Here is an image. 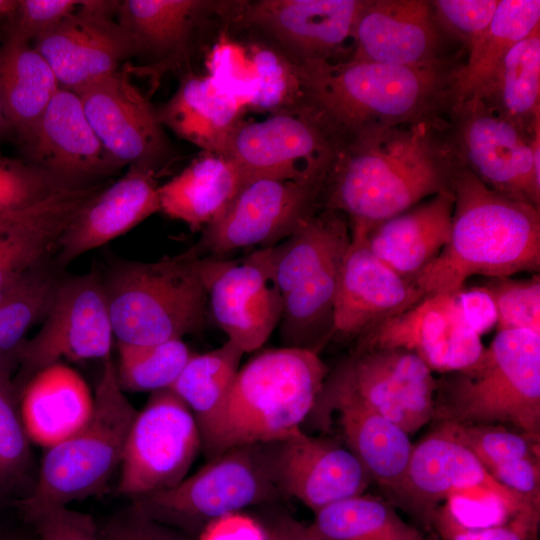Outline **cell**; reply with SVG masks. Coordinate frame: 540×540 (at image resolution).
Segmentation results:
<instances>
[{
	"mask_svg": "<svg viewBox=\"0 0 540 540\" xmlns=\"http://www.w3.org/2000/svg\"><path fill=\"white\" fill-rule=\"evenodd\" d=\"M62 269L53 258L0 288V391L13 400L12 380L18 368L20 346L29 329L46 316L65 277Z\"/></svg>",
	"mask_w": 540,
	"mask_h": 540,
	"instance_id": "obj_35",
	"label": "cell"
},
{
	"mask_svg": "<svg viewBox=\"0 0 540 540\" xmlns=\"http://www.w3.org/2000/svg\"><path fill=\"white\" fill-rule=\"evenodd\" d=\"M539 522L540 517L520 516L505 524L468 526L446 502L435 510L431 528L442 540H537Z\"/></svg>",
	"mask_w": 540,
	"mask_h": 540,
	"instance_id": "obj_47",
	"label": "cell"
},
{
	"mask_svg": "<svg viewBox=\"0 0 540 540\" xmlns=\"http://www.w3.org/2000/svg\"><path fill=\"white\" fill-rule=\"evenodd\" d=\"M367 227L350 225L333 314V336L362 335L420 301L425 294L413 280L399 275L370 250Z\"/></svg>",
	"mask_w": 540,
	"mask_h": 540,
	"instance_id": "obj_25",
	"label": "cell"
},
{
	"mask_svg": "<svg viewBox=\"0 0 540 540\" xmlns=\"http://www.w3.org/2000/svg\"><path fill=\"white\" fill-rule=\"evenodd\" d=\"M75 93L93 131L115 160L157 172L169 154L168 141L157 111L126 72L98 78Z\"/></svg>",
	"mask_w": 540,
	"mask_h": 540,
	"instance_id": "obj_21",
	"label": "cell"
},
{
	"mask_svg": "<svg viewBox=\"0 0 540 540\" xmlns=\"http://www.w3.org/2000/svg\"><path fill=\"white\" fill-rule=\"evenodd\" d=\"M450 134L459 163L480 182L540 209V127L530 133L470 98L454 109Z\"/></svg>",
	"mask_w": 540,
	"mask_h": 540,
	"instance_id": "obj_12",
	"label": "cell"
},
{
	"mask_svg": "<svg viewBox=\"0 0 540 540\" xmlns=\"http://www.w3.org/2000/svg\"><path fill=\"white\" fill-rule=\"evenodd\" d=\"M22 143L30 163L69 188L97 184L123 166L96 136L79 96L62 87Z\"/></svg>",
	"mask_w": 540,
	"mask_h": 540,
	"instance_id": "obj_24",
	"label": "cell"
},
{
	"mask_svg": "<svg viewBox=\"0 0 540 540\" xmlns=\"http://www.w3.org/2000/svg\"><path fill=\"white\" fill-rule=\"evenodd\" d=\"M317 407L328 414L327 417L334 411L338 413V424L347 448L360 461L371 480L397 501L414 446L409 435L326 380L314 408Z\"/></svg>",
	"mask_w": 540,
	"mask_h": 540,
	"instance_id": "obj_27",
	"label": "cell"
},
{
	"mask_svg": "<svg viewBox=\"0 0 540 540\" xmlns=\"http://www.w3.org/2000/svg\"><path fill=\"white\" fill-rule=\"evenodd\" d=\"M243 354L230 340L209 352L193 354L169 388L191 410L200 436L225 403Z\"/></svg>",
	"mask_w": 540,
	"mask_h": 540,
	"instance_id": "obj_39",
	"label": "cell"
},
{
	"mask_svg": "<svg viewBox=\"0 0 540 540\" xmlns=\"http://www.w3.org/2000/svg\"><path fill=\"white\" fill-rule=\"evenodd\" d=\"M328 373L319 353L297 347L266 350L249 360L201 433L207 460L236 446L281 441L299 431Z\"/></svg>",
	"mask_w": 540,
	"mask_h": 540,
	"instance_id": "obj_4",
	"label": "cell"
},
{
	"mask_svg": "<svg viewBox=\"0 0 540 540\" xmlns=\"http://www.w3.org/2000/svg\"><path fill=\"white\" fill-rule=\"evenodd\" d=\"M363 0L243 1L231 20L259 29L296 62L341 61Z\"/></svg>",
	"mask_w": 540,
	"mask_h": 540,
	"instance_id": "obj_18",
	"label": "cell"
},
{
	"mask_svg": "<svg viewBox=\"0 0 540 540\" xmlns=\"http://www.w3.org/2000/svg\"><path fill=\"white\" fill-rule=\"evenodd\" d=\"M350 241L346 215L321 209L289 237L271 246L285 346L319 353L333 336L339 275Z\"/></svg>",
	"mask_w": 540,
	"mask_h": 540,
	"instance_id": "obj_7",
	"label": "cell"
},
{
	"mask_svg": "<svg viewBox=\"0 0 540 540\" xmlns=\"http://www.w3.org/2000/svg\"><path fill=\"white\" fill-rule=\"evenodd\" d=\"M264 528L267 540H323L312 534L307 525L287 514L278 516L272 524Z\"/></svg>",
	"mask_w": 540,
	"mask_h": 540,
	"instance_id": "obj_53",
	"label": "cell"
},
{
	"mask_svg": "<svg viewBox=\"0 0 540 540\" xmlns=\"http://www.w3.org/2000/svg\"><path fill=\"white\" fill-rule=\"evenodd\" d=\"M38 205H36V206H34V207H32V208H30L28 210L16 213V214L0 217V234L4 233L9 228H11L14 224H16L20 220H22L25 217H27L28 215H30L37 208Z\"/></svg>",
	"mask_w": 540,
	"mask_h": 540,
	"instance_id": "obj_55",
	"label": "cell"
},
{
	"mask_svg": "<svg viewBox=\"0 0 540 540\" xmlns=\"http://www.w3.org/2000/svg\"><path fill=\"white\" fill-rule=\"evenodd\" d=\"M16 1L11 0H0V18L6 17L11 14L14 9Z\"/></svg>",
	"mask_w": 540,
	"mask_h": 540,
	"instance_id": "obj_56",
	"label": "cell"
},
{
	"mask_svg": "<svg viewBox=\"0 0 540 540\" xmlns=\"http://www.w3.org/2000/svg\"><path fill=\"white\" fill-rule=\"evenodd\" d=\"M271 465L284 497H294L314 513L361 495L371 478L355 455L331 438L313 437L302 429L270 443Z\"/></svg>",
	"mask_w": 540,
	"mask_h": 540,
	"instance_id": "obj_23",
	"label": "cell"
},
{
	"mask_svg": "<svg viewBox=\"0 0 540 540\" xmlns=\"http://www.w3.org/2000/svg\"><path fill=\"white\" fill-rule=\"evenodd\" d=\"M38 332L25 339L12 380L15 402L29 380L41 370L62 362L111 356L113 329L102 271L96 264L84 274L64 277Z\"/></svg>",
	"mask_w": 540,
	"mask_h": 540,
	"instance_id": "obj_11",
	"label": "cell"
},
{
	"mask_svg": "<svg viewBox=\"0 0 540 540\" xmlns=\"http://www.w3.org/2000/svg\"><path fill=\"white\" fill-rule=\"evenodd\" d=\"M80 3L77 0H18L7 18V37L35 42L74 12Z\"/></svg>",
	"mask_w": 540,
	"mask_h": 540,
	"instance_id": "obj_48",
	"label": "cell"
},
{
	"mask_svg": "<svg viewBox=\"0 0 540 540\" xmlns=\"http://www.w3.org/2000/svg\"><path fill=\"white\" fill-rule=\"evenodd\" d=\"M324 178H258L241 185L195 246L222 256L237 249L274 246L320 209Z\"/></svg>",
	"mask_w": 540,
	"mask_h": 540,
	"instance_id": "obj_15",
	"label": "cell"
},
{
	"mask_svg": "<svg viewBox=\"0 0 540 540\" xmlns=\"http://www.w3.org/2000/svg\"><path fill=\"white\" fill-rule=\"evenodd\" d=\"M194 247L153 262L117 260L102 272L117 342L156 344L199 331L208 308Z\"/></svg>",
	"mask_w": 540,
	"mask_h": 540,
	"instance_id": "obj_6",
	"label": "cell"
},
{
	"mask_svg": "<svg viewBox=\"0 0 540 540\" xmlns=\"http://www.w3.org/2000/svg\"><path fill=\"white\" fill-rule=\"evenodd\" d=\"M465 500L488 510V526L520 516L540 517V504L497 482L442 425L413 446L396 502L427 528L440 503Z\"/></svg>",
	"mask_w": 540,
	"mask_h": 540,
	"instance_id": "obj_10",
	"label": "cell"
},
{
	"mask_svg": "<svg viewBox=\"0 0 540 540\" xmlns=\"http://www.w3.org/2000/svg\"><path fill=\"white\" fill-rule=\"evenodd\" d=\"M500 0L431 1L437 22L466 53L490 26Z\"/></svg>",
	"mask_w": 540,
	"mask_h": 540,
	"instance_id": "obj_46",
	"label": "cell"
},
{
	"mask_svg": "<svg viewBox=\"0 0 540 540\" xmlns=\"http://www.w3.org/2000/svg\"><path fill=\"white\" fill-rule=\"evenodd\" d=\"M198 540H266V531L260 522L239 512L210 523Z\"/></svg>",
	"mask_w": 540,
	"mask_h": 540,
	"instance_id": "obj_52",
	"label": "cell"
},
{
	"mask_svg": "<svg viewBox=\"0 0 540 540\" xmlns=\"http://www.w3.org/2000/svg\"><path fill=\"white\" fill-rule=\"evenodd\" d=\"M27 524L36 540H104L93 516L68 506L48 508Z\"/></svg>",
	"mask_w": 540,
	"mask_h": 540,
	"instance_id": "obj_49",
	"label": "cell"
},
{
	"mask_svg": "<svg viewBox=\"0 0 540 540\" xmlns=\"http://www.w3.org/2000/svg\"><path fill=\"white\" fill-rule=\"evenodd\" d=\"M255 77L248 106L253 109L295 112L307 107L298 63L281 48L251 44L248 50Z\"/></svg>",
	"mask_w": 540,
	"mask_h": 540,
	"instance_id": "obj_41",
	"label": "cell"
},
{
	"mask_svg": "<svg viewBox=\"0 0 540 540\" xmlns=\"http://www.w3.org/2000/svg\"><path fill=\"white\" fill-rule=\"evenodd\" d=\"M438 424L503 425L540 437V335L497 331L471 365L437 380Z\"/></svg>",
	"mask_w": 540,
	"mask_h": 540,
	"instance_id": "obj_5",
	"label": "cell"
},
{
	"mask_svg": "<svg viewBox=\"0 0 540 540\" xmlns=\"http://www.w3.org/2000/svg\"><path fill=\"white\" fill-rule=\"evenodd\" d=\"M470 98L480 99L530 133L540 127V27L505 54Z\"/></svg>",
	"mask_w": 540,
	"mask_h": 540,
	"instance_id": "obj_36",
	"label": "cell"
},
{
	"mask_svg": "<svg viewBox=\"0 0 540 540\" xmlns=\"http://www.w3.org/2000/svg\"><path fill=\"white\" fill-rule=\"evenodd\" d=\"M340 140L309 107L243 122L221 154L238 170L242 184L258 178L326 179Z\"/></svg>",
	"mask_w": 540,
	"mask_h": 540,
	"instance_id": "obj_13",
	"label": "cell"
},
{
	"mask_svg": "<svg viewBox=\"0 0 540 540\" xmlns=\"http://www.w3.org/2000/svg\"><path fill=\"white\" fill-rule=\"evenodd\" d=\"M18 405L0 391V506L15 505L33 491L37 471Z\"/></svg>",
	"mask_w": 540,
	"mask_h": 540,
	"instance_id": "obj_42",
	"label": "cell"
},
{
	"mask_svg": "<svg viewBox=\"0 0 540 540\" xmlns=\"http://www.w3.org/2000/svg\"><path fill=\"white\" fill-rule=\"evenodd\" d=\"M200 266L217 326L244 353L259 349L282 315L271 247L258 248L236 260L201 256Z\"/></svg>",
	"mask_w": 540,
	"mask_h": 540,
	"instance_id": "obj_17",
	"label": "cell"
},
{
	"mask_svg": "<svg viewBox=\"0 0 540 540\" xmlns=\"http://www.w3.org/2000/svg\"><path fill=\"white\" fill-rule=\"evenodd\" d=\"M455 295L464 320L479 336L497 326L496 304L485 286L464 287Z\"/></svg>",
	"mask_w": 540,
	"mask_h": 540,
	"instance_id": "obj_51",
	"label": "cell"
},
{
	"mask_svg": "<svg viewBox=\"0 0 540 540\" xmlns=\"http://www.w3.org/2000/svg\"><path fill=\"white\" fill-rule=\"evenodd\" d=\"M34 533L14 527H0V540H35Z\"/></svg>",
	"mask_w": 540,
	"mask_h": 540,
	"instance_id": "obj_54",
	"label": "cell"
},
{
	"mask_svg": "<svg viewBox=\"0 0 540 540\" xmlns=\"http://www.w3.org/2000/svg\"><path fill=\"white\" fill-rule=\"evenodd\" d=\"M11 128L8 120L5 116V112L3 109L2 99L0 95V133L4 132L6 129Z\"/></svg>",
	"mask_w": 540,
	"mask_h": 540,
	"instance_id": "obj_57",
	"label": "cell"
},
{
	"mask_svg": "<svg viewBox=\"0 0 540 540\" xmlns=\"http://www.w3.org/2000/svg\"><path fill=\"white\" fill-rule=\"evenodd\" d=\"M485 286L497 308V331L528 330L540 335V277L490 278Z\"/></svg>",
	"mask_w": 540,
	"mask_h": 540,
	"instance_id": "obj_45",
	"label": "cell"
},
{
	"mask_svg": "<svg viewBox=\"0 0 540 540\" xmlns=\"http://www.w3.org/2000/svg\"><path fill=\"white\" fill-rule=\"evenodd\" d=\"M138 411L121 389L111 356L94 393V410L77 433L46 449L32 493L17 502L27 524L42 511L103 493L119 469L127 435Z\"/></svg>",
	"mask_w": 540,
	"mask_h": 540,
	"instance_id": "obj_8",
	"label": "cell"
},
{
	"mask_svg": "<svg viewBox=\"0 0 540 540\" xmlns=\"http://www.w3.org/2000/svg\"><path fill=\"white\" fill-rule=\"evenodd\" d=\"M242 185L234 164L224 156L204 152L179 174L159 185L160 212L203 230L230 204Z\"/></svg>",
	"mask_w": 540,
	"mask_h": 540,
	"instance_id": "obj_33",
	"label": "cell"
},
{
	"mask_svg": "<svg viewBox=\"0 0 540 540\" xmlns=\"http://www.w3.org/2000/svg\"><path fill=\"white\" fill-rule=\"evenodd\" d=\"M241 1L125 0L118 1V23L132 37L137 54L166 67L181 60L203 20L219 15L230 21Z\"/></svg>",
	"mask_w": 540,
	"mask_h": 540,
	"instance_id": "obj_28",
	"label": "cell"
},
{
	"mask_svg": "<svg viewBox=\"0 0 540 540\" xmlns=\"http://www.w3.org/2000/svg\"><path fill=\"white\" fill-rule=\"evenodd\" d=\"M270 443L230 448L175 487L131 500L149 518L199 537L215 520L285 498L274 479Z\"/></svg>",
	"mask_w": 540,
	"mask_h": 540,
	"instance_id": "obj_9",
	"label": "cell"
},
{
	"mask_svg": "<svg viewBox=\"0 0 540 540\" xmlns=\"http://www.w3.org/2000/svg\"><path fill=\"white\" fill-rule=\"evenodd\" d=\"M439 425L468 448L490 475L522 459L540 458V437L511 431L503 425Z\"/></svg>",
	"mask_w": 540,
	"mask_h": 540,
	"instance_id": "obj_43",
	"label": "cell"
},
{
	"mask_svg": "<svg viewBox=\"0 0 540 540\" xmlns=\"http://www.w3.org/2000/svg\"><path fill=\"white\" fill-rule=\"evenodd\" d=\"M408 435L433 419L437 379L415 354L357 344L326 378Z\"/></svg>",
	"mask_w": 540,
	"mask_h": 540,
	"instance_id": "obj_16",
	"label": "cell"
},
{
	"mask_svg": "<svg viewBox=\"0 0 540 540\" xmlns=\"http://www.w3.org/2000/svg\"><path fill=\"white\" fill-rule=\"evenodd\" d=\"M448 243L415 278L425 294H453L481 275L512 277L540 269V209L503 196L459 164Z\"/></svg>",
	"mask_w": 540,
	"mask_h": 540,
	"instance_id": "obj_3",
	"label": "cell"
},
{
	"mask_svg": "<svg viewBox=\"0 0 540 540\" xmlns=\"http://www.w3.org/2000/svg\"><path fill=\"white\" fill-rule=\"evenodd\" d=\"M538 27L539 0H500L487 31L467 52V60L456 73V106L478 92L505 54Z\"/></svg>",
	"mask_w": 540,
	"mask_h": 540,
	"instance_id": "obj_37",
	"label": "cell"
},
{
	"mask_svg": "<svg viewBox=\"0 0 540 540\" xmlns=\"http://www.w3.org/2000/svg\"><path fill=\"white\" fill-rule=\"evenodd\" d=\"M358 344L411 352L441 374L471 365L485 349L464 320L455 293L425 295L360 335Z\"/></svg>",
	"mask_w": 540,
	"mask_h": 540,
	"instance_id": "obj_22",
	"label": "cell"
},
{
	"mask_svg": "<svg viewBox=\"0 0 540 540\" xmlns=\"http://www.w3.org/2000/svg\"><path fill=\"white\" fill-rule=\"evenodd\" d=\"M117 378L125 392L169 389L194 354L182 339L156 344L117 342Z\"/></svg>",
	"mask_w": 540,
	"mask_h": 540,
	"instance_id": "obj_40",
	"label": "cell"
},
{
	"mask_svg": "<svg viewBox=\"0 0 540 540\" xmlns=\"http://www.w3.org/2000/svg\"><path fill=\"white\" fill-rule=\"evenodd\" d=\"M451 43L431 1L363 0L348 59L412 67L458 62L449 54Z\"/></svg>",
	"mask_w": 540,
	"mask_h": 540,
	"instance_id": "obj_20",
	"label": "cell"
},
{
	"mask_svg": "<svg viewBox=\"0 0 540 540\" xmlns=\"http://www.w3.org/2000/svg\"><path fill=\"white\" fill-rule=\"evenodd\" d=\"M60 87L33 45L6 37L0 46V95L8 123L21 142L31 134Z\"/></svg>",
	"mask_w": 540,
	"mask_h": 540,
	"instance_id": "obj_34",
	"label": "cell"
},
{
	"mask_svg": "<svg viewBox=\"0 0 540 540\" xmlns=\"http://www.w3.org/2000/svg\"><path fill=\"white\" fill-rule=\"evenodd\" d=\"M158 187L154 170L131 165L80 209L60 239L56 264L64 268L160 212Z\"/></svg>",
	"mask_w": 540,
	"mask_h": 540,
	"instance_id": "obj_26",
	"label": "cell"
},
{
	"mask_svg": "<svg viewBox=\"0 0 540 540\" xmlns=\"http://www.w3.org/2000/svg\"><path fill=\"white\" fill-rule=\"evenodd\" d=\"M101 529L104 540H198L149 518L133 504L114 512Z\"/></svg>",
	"mask_w": 540,
	"mask_h": 540,
	"instance_id": "obj_50",
	"label": "cell"
},
{
	"mask_svg": "<svg viewBox=\"0 0 540 540\" xmlns=\"http://www.w3.org/2000/svg\"><path fill=\"white\" fill-rule=\"evenodd\" d=\"M18 407L29 440L46 450L87 424L94 410V394L77 371L58 362L29 380Z\"/></svg>",
	"mask_w": 540,
	"mask_h": 540,
	"instance_id": "obj_30",
	"label": "cell"
},
{
	"mask_svg": "<svg viewBox=\"0 0 540 540\" xmlns=\"http://www.w3.org/2000/svg\"><path fill=\"white\" fill-rule=\"evenodd\" d=\"M106 183L67 188L43 201L30 215L0 234V288L52 260L60 239L80 209Z\"/></svg>",
	"mask_w": 540,
	"mask_h": 540,
	"instance_id": "obj_31",
	"label": "cell"
},
{
	"mask_svg": "<svg viewBox=\"0 0 540 540\" xmlns=\"http://www.w3.org/2000/svg\"><path fill=\"white\" fill-rule=\"evenodd\" d=\"M117 3L81 1L74 12L33 42L62 88L75 92L117 72L125 59L137 54L132 37L111 18Z\"/></svg>",
	"mask_w": 540,
	"mask_h": 540,
	"instance_id": "obj_19",
	"label": "cell"
},
{
	"mask_svg": "<svg viewBox=\"0 0 540 540\" xmlns=\"http://www.w3.org/2000/svg\"><path fill=\"white\" fill-rule=\"evenodd\" d=\"M4 507L0 506V511L3 509Z\"/></svg>",
	"mask_w": 540,
	"mask_h": 540,
	"instance_id": "obj_58",
	"label": "cell"
},
{
	"mask_svg": "<svg viewBox=\"0 0 540 540\" xmlns=\"http://www.w3.org/2000/svg\"><path fill=\"white\" fill-rule=\"evenodd\" d=\"M462 64L412 67L351 59L298 63L307 107L341 143L377 127L449 123L456 107L455 76Z\"/></svg>",
	"mask_w": 540,
	"mask_h": 540,
	"instance_id": "obj_2",
	"label": "cell"
},
{
	"mask_svg": "<svg viewBox=\"0 0 540 540\" xmlns=\"http://www.w3.org/2000/svg\"><path fill=\"white\" fill-rule=\"evenodd\" d=\"M453 207V192L432 196L367 229V245L391 269L414 281L448 243Z\"/></svg>",
	"mask_w": 540,
	"mask_h": 540,
	"instance_id": "obj_29",
	"label": "cell"
},
{
	"mask_svg": "<svg viewBox=\"0 0 540 540\" xmlns=\"http://www.w3.org/2000/svg\"><path fill=\"white\" fill-rule=\"evenodd\" d=\"M267 540V539H266Z\"/></svg>",
	"mask_w": 540,
	"mask_h": 540,
	"instance_id": "obj_59",
	"label": "cell"
},
{
	"mask_svg": "<svg viewBox=\"0 0 540 540\" xmlns=\"http://www.w3.org/2000/svg\"><path fill=\"white\" fill-rule=\"evenodd\" d=\"M245 107L212 76L189 74L157 116L162 125L203 152L221 155Z\"/></svg>",
	"mask_w": 540,
	"mask_h": 540,
	"instance_id": "obj_32",
	"label": "cell"
},
{
	"mask_svg": "<svg viewBox=\"0 0 540 540\" xmlns=\"http://www.w3.org/2000/svg\"><path fill=\"white\" fill-rule=\"evenodd\" d=\"M446 124L377 127L344 141L323 185L320 208L368 228L443 192L459 161Z\"/></svg>",
	"mask_w": 540,
	"mask_h": 540,
	"instance_id": "obj_1",
	"label": "cell"
},
{
	"mask_svg": "<svg viewBox=\"0 0 540 540\" xmlns=\"http://www.w3.org/2000/svg\"><path fill=\"white\" fill-rule=\"evenodd\" d=\"M67 188L29 161L0 155V217L28 210Z\"/></svg>",
	"mask_w": 540,
	"mask_h": 540,
	"instance_id": "obj_44",
	"label": "cell"
},
{
	"mask_svg": "<svg viewBox=\"0 0 540 540\" xmlns=\"http://www.w3.org/2000/svg\"><path fill=\"white\" fill-rule=\"evenodd\" d=\"M201 449L196 420L171 389L152 392L126 438L119 495L130 500L175 487Z\"/></svg>",
	"mask_w": 540,
	"mask_h": 540,
	"instance_id": "obj_14",
	"label": "cell"
},
{
	"mask_svg": "<svg viewBox=\"0 0 540 540\" xmlns=\"http://www.w3.org/2000/svg\"><path fill=\"white\" fill-rule=\"evenodd\" d=\"M314 514L307 527L323 540H426L391 503L371 495L350 497Z\"/></svg>",
	"mask_w": 540,
	"mask_h": 540,
	"instance_id": "obj_38",
	"label": "cell"
}]
</instances>
